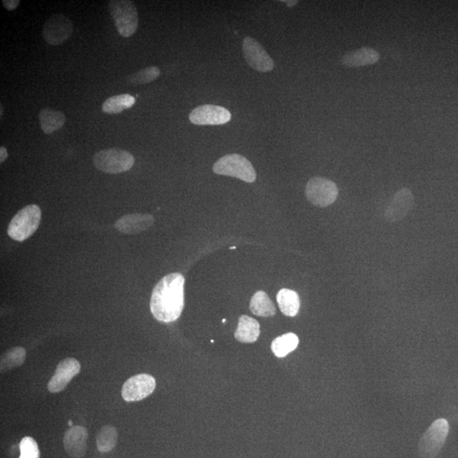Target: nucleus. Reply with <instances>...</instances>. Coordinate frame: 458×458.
I'll return each mask as SVG.
<instances>
[{
	"label": "nucleus",
	"instance_id": "f257e3e1",
	"mask_svg": "<svg viewBox=\"0 0 458 458\" xmlns=\"http://www.w3.org/2000/svg\"><path fill=\"white\" fill-rule=\"evenodd\" d=\"M185 279L181 273L167 275L157 283L151 299V311L156 320L176 321L185 307Z\"/></svg>",
	"mask_w": 458,
	"mask_h": 458
},
{
	"label": "nucleus",
	"instance_id": "f03ea898",
	"mask_svg": "<svg viewBox=\"0 0 458 458\" xmlns=\"http://www.w3.org/2000/svg\"><path fill=\"white\" fill-rule=\"evenodd\" d=\"M41 210L36 205H29L12 218L8 234L16 241L23 242L36 232L41 222Z\"/></svg>",
	"mask_w": 458,
	"mask_h": 458
},
{
	"label": "nucleus",
	"instance_id": "7ed1b4c3",
	"mask_svg": "<svg viewBox=\"0 0 458 458\" xmlns=\"http://www.w3.org/2000/svg\"><path fill=\"white\" fill-rule=\"evenodd\" d=\"M108 6L121 36H133L138 27V14L134 4L129 0H111Z\"/></svg>",
	"mask_w": 458,
	"mask_h": 458
},
{
	"label": "nucleus",
	"instance_id": "20e7f679",
	"mask_svg": "<svg viewBox=\"0 0 458 458\" xmlns=\"http://www.w3.org/2000/svg\"><path fill=\"white\" fill-rule=\"evenodd\" d=\"M96 168L109 174H119L129 171L133 167L135 160L130 152L112 148L95 153L93 157Z\"/></svg>",
	"mask_w": 458,
	"mask_h": 458
},
{
	"label": "nucleus",
	"instance_id": "39448f33",
	"mask_svg": "<svg viewBox=\"0 0 458 458\" xmlns=\"http://www.w3.org/2000/svg\"><path fill=\"white\" fill-rule=\"evenodd\" d=\"M213 171L218 175L236 178L246 182L256 180V173L250 160L239 154L222 157L214 164Z\"/></svg>",
	"mask_w": 458,
	"mask_h": 458
},
{
	"label": "nucleus",
	"instance_id": "423d86ee",
	"mask_svg": "<svg viewBox=\"0 0 458 458\" xmlns=\"http://www.w3.org/2000/svg\"><path fill=\"white\" fill-rule=\"evenodd\" d=\"M449 433V424L444 418L435 420L418 443V452L424 458H435L444 446Z\"/></svg>",
	"mask_w": 458,
	"mask_h": 458
},
{
	"label": "nucleus",
	"instance_id": "0eeeda50",
	"mask_svg": "<svg viewBox=\"0 0 458 458\" xmlns=\"http://www.w3.org/2000/svg\"><path fill=\"white\" fill-rule=\"evenodd\" d=\"M338 187L328 178H311L305 187V196L310 203L318 207H326L333 204L338 197Z\"/></svg>",
	"mask_w": 458,
	"mask_h": 458
},
{
	"label": "nucleus",
	"instance_id": "6e6552de",
	"mask_svg": "<svg viewBox=\"0 0 458 458\" xmlns=\"http://www.w3.org/2000/svg\"><path fill=\"white\" fill-rule=\"evenodd\" d=\"M73 23L62 14H56L47 20L43 28V36L50 45L58 46L68 40L73 33Z\"/></svg>",
	"mask_w": 458,
	"mask_h": 458
},
{
	"label": "nucleus",
	"instance_id": "1a4fd4ad",
	"mask_svg": "<svg viewBox=\"0 0 458 458\" xmlns=\"http://www.w3.org/2000/svg\"><path fill=\"white\" fill-rule=\"evenodd\" d=\"M244 59L250 67L257 72H269L274 68L271 56L268 54L264 47L251 37L244 38L242 45Z\"/></svg>",
	"mask_w": 458,
	"mask_h": 458
},
{
	"label": "nucleus",
	"instance_id": "9d476101",
	"mask_svg": "<svg viewBox=\"0 0 458 458\" xmlns=\"http://www.w3.org/2000/svg\"><path fill=\"white\" fill-rule=\"evenodd\" d=\"M156 386V379L151 375L146 374L135 375L129 378L122 386V398L129 403L142 400L154 392Z\"/></svg>",
	"mask_w": 458,
	"mask_h": 458
},
{
	"label": "nucleus",
	"instance_id": "9b49d317",
	"mask_svg": "<svg viewBox=\"0 0 458 458\" xmlns=\"http://www.w3.org/2000/svg\"><path fill=\"white\" fill-rule=\"evenodd\" d=\"M231 117V113L224 107L203 104L190 112V121L195 125L215 126L227 124L230 121Z\"/></svg>",
	"mask_w": 458,
	"mask_h": 458
},
{
	"label": "nucleus",
	"instance_id": "f8f14e48",
	"mask_svg": "<svg viewBox=\"0 0 458 458\" xmlns=\"http://www.w3.org/2000/svg\"><path fill=\"white\" fill-rule=\"evenodd\" d=\"M80 361L72 357H68L60 361L56 368L53 377L48 383V390L51 393H59L67 387L72 379L80 373Z\"/></svg>",
	"mask_w": 458,
	"mask_h": 458
},
{
	"label": "nucleus",
	"instance_id": "ddd939ff",
	"mask_svg": "<svg viewBox=\"0 0 458 458\" xmlns=\"http://www.w3.org/2000/svg\"><path fill=\"white\" fill-rule=\"evenodd\" d=\"M414 204V196L408 187L397 191L385 212L387 222H395L403 219Z\"/></svg>",
	"mask_w": 458,
	"mask_h": 458
},
{
	"label": "nucleus",
	"instance_id": "4468645a",
	"mask_svg": "<svg viewBox=\"0 0 458 458\" xmlns=\"http://www.w3.org/2000/svg\"><path fill=\"white\" fill-rule=\"evenodd\" d=\"M89 433L86 427L72 426L65 431L63 443L65 451L70 457L82 458L87 452Z\"/></svg>",
	"mask_w": 458,
	"mask_h": 458
},
{
	"label": "nucleus",
	"instance_id": "2eb2a0df",
	"mask_svg": "<svg viewBox=\"0 0 458 458\" xmlns=\"http://www.w3.org/2000/svg\"><path fill=\"white\" fill-rule=\"evenodd\" d=\"M154 224V217L151 214L133 213L122 216L116 222L115 227L119 232L137 234L149 229Z\"/></svg>",
	"mask_w": 458,
	"mask_h": 458
},
{
	"label": "nucleus",
	"instance_id": "dca6fc26",
	"mask_svg": "<svg viewBox=\"0 0 458 458\" xmlns=\"http://www.w3.org/2000/svg\"><path fill=\"white\" fill-rule=\"evenodd\" d=\"M379 54L372 48L364 47L361 49L348 52L342 59V63L347 67L356 68L365 67L378 62Z\"/></svg>",
	"mask_w": 458,
	"mask_h": 458
},
{
	"label": "nucleus",
	"instance_id": "f3484780",
	"mask_svg": "<svg viewBox=\"0 0 458 458\" xmlns=\"http://www.w3.org/2000/svg\"><path fill=\"white\" fill-rule=\"evenodd\" d=\"M260 325L254 318L243 315L239 317L238 328L235 331V339L242 343H253L258 339Z\"/></svg>",
	"mask_w": 458,
	"mask_h": 458
},
{
	"label": "nucleus",
	"instance_id": "a211bd4d",
	"mask_svg": "<svg viewBox=\"0 0 458 458\" xmlns=\"http://www.w3.org/2000/svg\"><path fill=\"white\" fill-rule=\"evenodd\" d=\"M39 122L41 129L46 134H52L55 131L62 128L67 117L62 111L54 110L51 108H45L39 112Z\"/></svg>",
	"mask_w": 458,
	"mask_h": 458
},
{
	"label": "nucleus",
	"instance_id": "6ab92c4d",
	"mask_svg": "<svg viewBox=\"0 0 458 458\" xmlns=\"http://www.w3.org/2000/svg\"><path fill=\"white\" fill-rule=\"evenodd\" d=\"M277 302L281 312L288 317L298 315L300 309V298L295 291L283 289L277 295Z\"/></svg>",
	"mask_w": 458,
	"mask_h": 458
},
{
	"label": "nucleus",
	"instance_id": "aec40b11",
	"mask_svg": "<svg viewBox=\"0 0 458 458\" xmlns=\"http://www.w3.org/2000/svg\"><path fill=\"white\" fill-rule=\"evenodd\" d=\"M251 311L259 317H272L276 313V308L269 296L264 291H257L253 295L250 304Z\"/></svg>",
	"mask_w": 458,
	"mask_h": 458
},
{
	"label": "nucleus",
	"instance_id": "412c9836",
	"mask_svg": "<svg viewBox=\"0 0 458 458\" xmlns=\"http://www.w3.org/2000/svg\"><path fill=\"white\" fill-rule=\"evenodd\" d=\"M299 339L298 335L289 333L279 336L275 339L271 344L273 354L279 359L286 356L298 348Z\"/></svg>",
	"mask_w": 458,
	"mask_h": 458
},
{
	"label": "nucleus",
	"instance_id": "4be33fe9",
	"mask_svg": "<svg viewBox=\"0 0 458 458\" xmlns=\"http://www.w3.org/2000/svg\"><path fill=\"white\" fill-rule=\"evenodd\" d=\"M135 98L132 95L124 94L113 96L102 104V111L109 115L119 114V113L133 107Z\"/></svg>",
	"mask_w": 458,
	"mask_h": 458
},
{
	"label": "nucleus",
	"instance_id": "5701e85b",
	"mask_svg": "<svg viewBox=\"0 0 458 458\" xmlns=\"http://www.w3.org/2000/svg\"><path fill=\"white\" fill-rule=\"evenodd\" d=\"M26 350L23 347H16L3 353L0 359V370L2 373L18 368L26 360Z\"/></svg>",
	"mask_w": 458,
	"mask_h": 458
},
{
	"label": "nucleus",
	"instance_id": "b1692460",
	"mask_svg": "<svg viewBox=\"0 0 458 458\" xmlns=\"http://www.w3.org/2000/svg\"><path fill=\"white\" fill-rule=\"evenodd\" d=\"M119 433L114 426L106 425L102 427L96 438L98 450L102 453L111 452L116 446Z\"/></svg>",
	"mask_w": 458,
	"mask_h": 458
},
{
	"label": "nucleus",
	"instance_id": "393cba45",
	"mask_svg": "<svg viewBox=\"0 0 458 458\" xmlns=\"http://www.w3.org/2000/svg\"><path fill=\"white\" fill-rule=\"evenodd\" d=\"M160 75V69L157 67H148L138 72L131 74L128 77V82L131 85L137 86L150 84Z\"/></svg>",
	"mask_w": 458,
	"mask_h": 458
},
{
	"label": "nucleus",
	"instance_id": "a878e982",
	"mask_svg": "<svg viewBox=\"0 0 458 458\" xmlns=\"http://www.w3.org/2000/svg\"><path fill=\"white\" fill-rule=\"evenodd\" d=\"M20 457L19 458H39L40 452L36 440L32 437H24L20 443Z\"/></svg>",
	"mask_w": 458,
	"mask_h": 458
},
{
	"label": "nucleus",
	"instance_id": "bb28decb",
	"mask_svg": "<svg viewBox=\"0 0 458 458\" xmlns=\"http://www.w3.org/2000/svg\"><path fill=\"white\" fill-rule=\"evenodd\" d=\"M20 3V0H3V6L9 11H14Z\"/></svg>",
	"mask_w": 458,
	"mask_h": 458
},
{
	"label": "nucleus",
	"instance_id": "cd10ccee",
	"mask_svg": "<svg viewBox=\"0 0 458 458\" xmlns=\"http://www.w3.org/2000/svg\"><path fill=\"white\" fill-rule=\"evenodd\" d=\"M8 157V151L6 147H0V163H4Z\"/></svg>",
	"mask_w": 458,
	"mask_h": 458
},
{
	"label": "nucleus",
	"instance_id": "c85d7f7f",
	"mask_svg": "<svg viewBox=\"0 0 458 458\" xmlns=\"http://www.w3.org/2000/svg\"><path fill=\"white\" fill-rule=\"evenodd\" d=\"M282 2L286 4L287 6H289V7H293L298 4V1H285V0H283V1Z\"/></svg>",
	"mask_w": 458,
	"mask_h": 458
},
{
	"label": "nucleus",
	"instance_id": "c756f323",
	"mask_svg": "<svg viewBox=\"0 0 458 458\" xmlns=\"http://www.w3.org/2000/svg\"><path fill=\"white\" fill-rule=\"evenodd\" d=\"M68 425H70V427H72L73 426V422L72 421H69Z\"/></svg>",
	"mask_w": 458,
	"mask_h": 458
},
{
	"label": "nucleus",
	"instance_id": "7c9ffc66",
	"mask_svg": "<svg viewBox=\"0 0 458 458\" xmlns=\"http://www.w3.org/2000/svg\"><path fill=\"white\" fill-rule=\"evenodd\" d=\"M1 107V113H0V115H1V116H3V106H2V104H1V107Z\"/></svg>",
	"mask_w": 458,
	"mask_h": 458
},
{
	"label": "nucleus",
	"instance_id": "2f4dec72",
	"mask_svg": "<svg viewBox=\"0 0 458 458\" xmlns=\"http://www.w3.org/2000/svg\"><path fill=\"white\" fill-rule=\"evenodd\" d=\"M234 249H236V247L235 246L231 247V250H234Z\"/></svg>",
	"mask_w": 458,
	"mask_h": 458
}]
</instances>
